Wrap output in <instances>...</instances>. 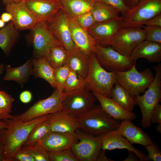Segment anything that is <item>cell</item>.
<instances>
[{
    "label": "cell",
    "instance_id": "obj_1",
    "mask_svg": "<svg viewBox=\"0 0 161 161\" xmlns=\"http://www.w3.org/2000/svg\"><path fill=\"white\" fill-rule=\"evenodd\" d=\"M51 114L25 122L16 121L13 119L4 120L8 127L0 129V139L4 146L3 161H13L15 154L26 141L33 128L47 120Z\"/></svg>",
    "mask_w": 161,
    "mask_h": 161
},
{
    "label": "cell",
    "instance_id": "obj_2",
    "mask_svg": "<svg viewBox=\"0 0 161 161\" xmlns=\"http://www.w3.org/2000/svg\"><path fill=\"white\" fill-rule=\"evenodd\" d=\"M80 129L89 134L101 136L109 131L116 130L120 123L108 114L100 105H96L89 112L77 117Z\"/></svg>",
    "mask_w": 161,
    "mask_h": 161
},
{
    "label": "cell",
    "instance_id": "obj_3",
    "mask_svg": "<svg viewBox=\"0 0 161 161\" xmlns=\"http://www.w3.org/2000/svg\"><path fill=\"white\" fill-rule=\"evenodd\" d=\"M85 89L111 97L112 90L117 81L115 71L108 72L99 64L94 52L90 55Z\"/></svg>",
    "mask_w": 161,
    "mask_h": 161
},
{
    "label": "cell",
    "instance_id": "obj_4",
    "mask_svg": "<svg viewBox=\"0 0 161 161\" xmlns=\"http://www.w3.org/2000/svg\"><path fill=\"white\" fill-rule=\"evenodd\" d=\"M154 68L155 76L151 84L143 95L134 97L142 113L141 125L145 129L151 127L152 112L161 99V64L159 63Z\"/></svg>",
    "mask_w": 161,
    "mask_h": 161
},
{
    "label": "cell",
    "instance_id": "obj_5",
    "mask_svg": "<svg viewBox=\"0 0 161 161\" xmlns=\"http://www.w3.org/2000/svg\"><path fill=\"white\" fill-rule=\"evenodd\" d=\"M136 63L128 70L115 71L118 83L133 97L144 92L154 78V74L149 68L139 72L136 68Z\"/></svg>",
    "mask_w": 161,
    "mask_h": 161
},
{
    "label": "cell",
    "instance_id": "obj_6",
    "mask_svg": "<svg viewBox=\"0 0 161 161\" xmlns=\"http://www.w3.org/2000/svg\"><path fill=\"white\" fill-rule=\"evenodd\" d=\"M70 92H63L56 89L50 96L39 100L25 112L20 115L15 116L13 119L17 122H27L61 111L63 100Z\"/></svg>",
    "mask_w": 161,
    "mask_h": 161
},
{
    "label": "cell",
    "instance_id": "obj_7",
    "mask_svg": "<svg viewBox=\"0 0 161 161\" xmlns=\"http://www.w3.org/2000/svg\"><path fill=\"white\" fill-rule=\"evenodd\" d=\"M161 13V0H139L122 15L121 27H142L150 19Z\"/></svg>",
    "mask_w": 161,
    "mask_h": 161
},
{
    "label": "cell",
    "instance_id": "obj_8",
    "mask_svg": "<svg viewBox=\"0 0 161 161\" xmlns=\"http://www.w3.org/2000/svg\"><path fill=\"white\" fill-rule=\"evenodd\" d=\"M75 133L70 148L78 161H96L101 149V136L89 134L80 129Z\"/></svg>",
    "mask_w": 161,
    "mask_h": 161
},
{
    "label": "cell",
    "instance_id": "obj_9",
    "mask_svg": "<svg viewBox=\"0 0 161 161\" xmlns=\"http://www.w3.org/2000/svg\"><path fill=\"white\" fill-rule=\"evenodd\" d=\"M145 37V32L141 27H121L113 36L109 46L120 54L130 56Z\"/></svg>",
    "mask_w": 161,
    "mask_h": 161
},
{
    "label": "cell",
    "instance_id": "obj_10",
    "mask_svg": "<svg viewBox=\"0 0 161 161\" xmlns=\"http://www.w3.org/2000/svg\"><path fill=\"white\" fill-rule=\"evenodd\" d=\"M95 53L100 65L109 72L126 71L136 63L130 56L120 54L110 46L105 47L97 44Z\"/></svg>",
    "mask_w": 161,
    "mask_h": 161
},
{
    "label": "cell",
    "instance_id": "obj_11",
    "mask_svg": "<svg viewBox=\"0 0 161 161\" xmlns=\"http://www.w3.org/2000/svg\"><path fill=\"white\" fill-rule=\"evenodd\" d=\"M30 31L28 40L33 47L32 58L44 56L51 48L63 46L53 35L46 22L38 21Z\"/></svg>",
    "mask_w": 161,
    "mask_h": 161
},
{
    "label": "cell",
    "instance_id": "obj_12",
    "mask_svg": "<svg viewBox=\"0 0 161 161\" xmlns=\"http://www.w3.org/2000/svg\"><path fill=\"white\" fill-rule=\"evenodd\" d=\"M97 100L93 93L86 89L72 92L63 100L61 111L77 118L93 109Z\"/></svg>",
    "mask_w": 161,
    "mask_h": 161
},
{
    "label": "cell",
    "instance_id": "obj_13",
    "mask_svg": "<svg viewBox=\"0 0 161 161\" xmlns=\"http://www.w3.org/2000/svg\"><path fill=\"white\" fill-rule=\"evenodd\" d=\"M47 23L53 35L61 43L68 54L75 49L76 46L72 37L68 16L62 9Z\"/></svg>",
    "mask_w": 161,
    "mask_h": 161
},
{
    "label": "cell",
    "instance_id": "obj_14",
    "mask_svg": "<svg viewBox=\"0 0 161 161\" xmlns=\"http://www.w3.org/2000/svg\"><path fill=\"white\" fill-rule=\"evenodd\" d=\"M5 6V10L12 16L11 21L19 31L30 30L39 21L23 1Z\"/></svg>",
    "mask_w": 161,
    "mask_h": 161
},
{
    "label": "cell",
    "instance_id": "obj_15",
    "mask_svg": "<svg viewBox=\"0 0 161 161\" xmlns=\"http://www.w3.org/2000/svg\"><path fill=\"white\" fill-rule=\"evenodd\" d=\"M122 16L107 21L96 23L87 29L97 44L109 45L113 36L122 24Z\"/></svg>",
    "mask_w": 161,
    "mask_h": 161
},
{
    "label": "cell",
    "instance_id": "obj_16",
    "mask_svg": "<svg viewBox=\"0 0 161 161\" xmlns=\"http://www.w3.org/2000/svg\"><path fill=\"white\" fill-rule=\"evenodd\" d=\"M39 21L47 23L62 9L59 0H23Z\"/></svg>",
    "mask_w": 161,
    "mask_h": 161
},
{
    "label": "cell",
    "instance_id": "obj_17",
    "mask_svg": "<svg viewBox=\"0 0 161 161\" xmlns=\"http://www.w3.org/2000/svg\"><path fill=\"white\" fill-rule=\"evenodd\" d=\"M101 138V149L111 150L116 149H126L133 152L140 161H147V155L134 147L124 137L116 130L107 132L100 136Z\"/></svg>",
    "mask_w": 161,
    "mask_h": 161
},
{
    "label": "cell",
    "instance_id": "obj_18",
    "mask_svg": "<svg viewBox=\"0 0 161 161\" xmlns=\"http://www.w3.org/2000/svg\"><path fill=\"white\" fill-rule=\"evenodd\" d=\"M68 19L72 37L76 47L89 55L95 53L97 44L87 30L79 26L74 19L68 16Z\"/></svg>",
    "mask_w": 161,
    "mask_h": 161
},
{
    "label": "cell",
    "instance_id": "obj_19",
    "mask_svg": "<svg viewBox=\"0 0 161 161\" xmlns=\"http://www.w3.org/2000/svg\"><path fill=\"white\" fill-rule=\"evenodd\" d=\"M75 132L64 133L51 131L38 143L48 152L70 148L75 137Z\"/></svg>",
    "mask_w": 161,
    "mask_h": 161
},
{
    "label": "cell",
    "instance_id": "obj_20",
    "mask_svg": "<svg viewBox=\"0 0 161 161\" xmlns=\"http://www.w3.org/2000/svg\"><path fill=\"white\" fill-rule=\"evenodd\" d=\"M116 130L131 144H137L144 146L153 142L151 137L145 132L129 120L122 121Z\"/></svg>",
    "mask_w": 161,
    "mask_h": 161
},
{
    "label": "cell",
    "instance_id": "obj_21",
    "mask_svg": "<svg viewBox=\"0 0 161 161\" xmlns=\"http://www.w3.org/2000/svg\"><path fill=\"white\" fill-rule=\"evenodd\" d=\"M48 120L52 131L73 133L80 129V124L77 118L61 110L51 114Z\"/></svg>",
    "mask_w": 161,
    "mask_h": 161
},
{
    "label": "cell",
    "instance_id": "obj_22",
    "mask_svg": "<svg viewBox=\"0 0 161 161\" xmlns=\"http://www.w3.org/2000/svg\"><path fill=\"white\" fill-rule=\"evenodd\" d=\"M92 93L99 102L103 109L113 118L120 120H133L137 117L136 114L123 108L111 97H105L96 92Z\"/></svg>",
    "mask_w": 161,
    "mask_h": 161
},
{
    "label": "cell",
    "instance_id": "obj_23",
    "mask_svg": "<svg viewBox=\"0 0 161 161\" xmlns=\"http://www.w3.org/2000/svg\"><path fill=\"white\" fill-rule=\"evenodd\" d=\"M130 56L134 61L144 58L150 62L160 63L161 43L145 40L135 48Z\"/></svg>",
    "mask_w": 161,
    "mask_h": 161
},
{
    "label": "cell",
    "instance_id": "obj_24",
    "mask_svg": "<svg viewBox=\"0 0 161 161\" xmlns=\"http://www.w3.org/2000/svg\"><path fill=\"white\" fill-rule=\"evenodd\" d=\"M90 55H89L76 47L75 49L68 54L66 64L71 70L76 72L82 78L86 79L89 69Z\"/></svg>",
    "mask_w": 161,
    "mask_h": 161
},
{
    "label": "cell",
    "instance_id": "obj_25",
    "mask_svg": "<svg viewBox=\"0 0 161 161\" xmlns=\"http://www.w3.org/2000/svg\"><path fill=\"white\" fill-rule=\"evenodd\" d=\"M6 74L3 79L5 81H14L21 87L27 82L32 75V58L28 60L22 65L17 67H12L10 65L5 66Z\"/></svg>",
    "mask_w": 161,
    "mask_h": 161
},
{
    "label": "cell",
    "instance_id": "obj_26",
    "mask_svg": "<svg viewBox=\"0 0 161 161\" xmlns=\"http://www.w3.org/2000/svg\"><path fill=\"white\" fill-rule=\"evenodd\" d=\"M67 16L75 18L90 11L95 0H59Z\"/></svg>",
    "mask_w": 161,
    "mask_h": 161
},
{
    "label": "cell",
    "instance_id": "obj_27",
    "mask_svg": "<svg viewBox=\"0 0 161 161\" xmlns=\"http://www.w3.org/2000/svg\"><path fill=\"white\" fill-rule=\"evenodd\" d=\"M32 75L35 78H40L47 81L53 88L56 89L54 78V69L44 56L32 58Z\"/></svg>",
    "mask_w": 161,
    "mask_h": 161
},
{
    "label": "cell",
    "instance_id": "obj_28",
    "mask_svg": "<svg viewBox=\"0 0 161 161\" xmlns=\"http://www.w3.org/2000/svg\"><path fill=\"white\" fill-rule=\"evenodd\" d=\"M19 36V30L12 21L0 30V48L6 57L9 56Z\"/></svg>",
    "mask_w": 161,
    "mask_h": 161
},
{
    "label": "cell",
    "instance_id": "obj_29",
    "mask_svg": "<svg viewBox=\"0 0 161 161\" xmlns=\"http://www.w3.org/2000/svg\"><path fill=\"white\" fill-rule=\"evenodd\" d=\"M111 97L124 109L130 112H132L135 106L137 105L134 97L117 81L112 90Z\"/></svg>",
    "mask_w": 161,
    "mask_h": 161
},
{
    "label": "cell",
    "instance_id": "obj_30",
    "mask_svg": "<svg viewBox=\"0 0 161 161\" xmlns=\"http://www.w3.org/2000/svg\"><path fill=\"white\" fill-rule=\"evenodd\" d=\"M90 12L96 23L107 21L118 17L120 13L113 6L99 1L95 2Z\"/></svg>",
    "mask_w": 161,
    "mask_h": 161
},
{
    "label": "cell",
    "instance_id": "obj_31",
    "mask_svg": "<svg viewBox=\"0 0 161 161\" xmlns=\"http://www.w3.org/2000/svg\"><path fill=\"white\" fill-rule=\"evenodd\" d=\"M44 56L55 69L66 64L68 53L63 46H59L51 48Z\"/></svg>",
    "mask_w": 161,
    "mask_h": 161
},
{
    "label": "cell",
    "instance_id": "obj_32",
    "mask_svg": "<svg viewBox=\"0 0 161 161\" xmlns=\"http://www.w3.org/2000/svg\"><path fill=\"white\" fill-rule=\"evenodd\" d=\"M48 120L40 123L33 128L23 145H31L37 143L52 131Z\"/></svg>",
    "mask_w": 161,
    "mask_h": 161
},
{
    "label": "cell",
    "instance_id": "obj_33",
    "mask_svg": "<svg viewBox=\"0 0 161 161\" xmlns=\"http://www.w3.org/2000/svg\"><path fill=\"white\" fill-rule=\"evenodd\" d=\"M86 87V79L70 69L63 92H72L85 89Z\"/></svg>",
    "mask_w": 161,
    "mask_h": 161
},
{
    "label": "cell",
    "instance_id": "obj_34",
    "mask_svg": "<svg viewBox=\"0 0 161 161\" xmlns=\"http://www.w3.org/2000/svg\"><path fill=\"white\" fill-rule=\"evenodd\" d=\"M21 148L29 154L35 161H49L48 152L37 143L31 145H23Z\"/></svg>",
    "mask_w": 161,
    "mask_h": 161
},
{
    "label": "cell",
    "instance_id": "obj_35",
    "mask_svg": "<svg viewBox=\"0 0 161 161\" xmlns=\"http://www.w3.org/2000/svg\"><path fill=\"white\" fill-rule=\"evenodd\" d=\"M70 70L67 64L54 69V78L56 89L63 92Z\"/></svg>",
    "mask_w": 161,
    "mask_h": 161
},
{
    "label": "cell",
    "instance_id": "obj_36",
    "mask_svg": "<svg viewBox=\"0 0 161 161\" xmlns=\"http://www.w3.org/2000/svg\"><path fill=\"white\" fill-rule=\"evenodd\" d=\"M48 152L49 161H78L70 148Z\"/></svg>",
    "mask_w": 161,
    "mask_h": 161
},
{
    "label": "cell",
    "instance_id": "obj_37",
    "mask_svg": "<svg viewBox=\"0 0 161 161\" xmlns=\"http://www.w3.org/2000/svg\"><path fill=\"white\" fill-rule=\"evenodd\" d=\"M145 40L161 43V27L143 25Z\"/></svg>",
    "mask_w": 161,
    "mask_h": 161
},
{
    "label": "cell",
    "instance_id": "obj_38",
    "mask_svg": "<svg viewBox=\"0 0 161 161\" xmlns=\"http://www.w3.org/2000/svg\"><path fill=\"white\" fill-rule=\"evenodd\" d=\"M14 99L4 91L0 90V112L10 114Z\"/></svg>",
    "mask_w": 161,
    "mask_h": 161
},
{
    "label": "cell",
    "instance_id": "obj_39",
    "mask_svg": "<svg viewBox=\"0 0 161 161\" xmlns=\"http://www.w3.org/2000/svg\"><path fill=\"white\" fill-rule=\"evenodd\" d=\"M73 19L79 26L87 30L96 23L90 11Z\"/></svg>",
    "mask_w": 161,
    "mask_h": 161
},
{
    "label": "cell",
    "instance_id": "obj_40",
    "mask_svg": "<svg viewBox=\"0 0 161 161\" xmlns=\"http://www.w3.org/2000/svg\"><path fill=\"white\" fill-rule=\"evenodd\" d=\"M144 146L148 152L147 155L148 161H161V152L156 143L153 142Z\"/></svg>",
    "mask_w": 161,
    "mask_h": 161
},
{
    "label": "cell",
    "instance_id": "obj_41",
    "mask_svg": "<svg viewBox=\"0 0 161 161\" xmlns=\"http://www.w3.org/2000/svg\"><path fill=\"white\" fill-rule=\"evenodd\" d=\"M110 5L117 9L122 15L125 14L130 9L125 4L122 0H95Z\"/></svg>",
    "mask_w": 161,
    "mask_h": 161
},
{
    "label": "cell",
    "instance_id": "obj_42",
    "mask_svg": "<svg viewBox=\"0 0 161 161\" xmlns=\"http://www.w3.org/2000/svg\"><path fill=\"white\" fill-rule=\"evenodd\" d=\"M13 161H35V160L29 154L20 148L15 154Z\"/></svg>",
    "mask_w": 161,
    "mask_h": 161
},
{
    "label": "cell",
    "instance_id": "obj_43",
    "mask_svg": "<svg viewBox=\"0 0 161 161\" xmlns=\"http://www.w3.org/2000/svg\"><path fill=\"white\" fill-rule=\"evenodd\" d=\"M151 122L161 124V105L159 103L153 111L151 117Z\"/></svg>",
    "mask_w": 161,
    "mask_h": 161
},
{
    "label": "cell",
    "instance_id": "obj_44",
    "mask_svg": "<svg viewBox=\"0 0 161 161\" xmlns=\"http://www.w3.org/2000/svg\"><path fill=\"white\" fill-rule=\"evenodd\" d=\"M144 25L161 27V13L150 19L146 22Z\"/></svg>",
    "mask_w": 161,
    "mask_h": 161
},
{
    "label": "cell",
    "instance_id": "obj_45",
    "mask_svg": "<svg viewBox=\"0 0 161 161\" xmlns=\"http://www.w3.org/2000/svg\"><path fill=\"white\" fill-rule=\"evenodd\" d=\"M19 99L23 103H27L30 102L32 98L31 92L28 90L22 92L20 95Z\"/></svg>",
    "mask_w": 161,
    "mask_h": 161
},
{
    "label": "cell",
    "instance_id": "obj_46",
    "mask_svg": "<svg viewBox=\"0 0 161 161\" xmlns=\"http://www.w3.org/2000/svg\"><path fill=\"white\" fill-rule=\"evenodd\" d=\"M105 151L102 149L98 153L96 161H113L114 160L107 157L105 154Z\"/></svg>",
    "mask_w": 161,
    "mask_h": 161
},
{
    "label": "cell",
    "instance_id": "obj_47",
    "mask_svg": "<svg viewBox=\"0 0 161 161\" xmlns=\"http://www.w3.org/2000/svg\"><path fill=\"white\" fill-rule=\"evenodd\" d=\"M129 154L127 157L123 161H139V157L133 151H128Z\"/></svg>",
    "mask_w": 161,
    "mask_h": 161
},
{
    "label": "cell",
    "instance_id": "obj_48",
    "mask_svg": "<svg viewBox=\"0 0 161 161\" xmlns=\"http://www.w3.org/2000/svg\"><path fill=\"white\" fill-rule=\"evenodd\" d=\"M0 18L4 23H6L11 21L12 16L10 13L7 12L2 13L0 16Z\"/></svg>",
    "mask_w": 161,
    "mask_h": 161
},
{
    "label": "cell",
    "instance_id": "obj_49",
    "mask_svg": "<svg viewBox=\"0 0 161 161\" xmlns=\"http://www.w3.org/2000/svg\"><path fill=\"white\" fill-rule=\"evenodd\" d=\"M125 5L130 9L134 7L137 3L139 0H122Z\"/></svg>",
    "mask_w": 161,
    "mask_h": 161
},
{
    "label": "cell",
    "instance_id": "obj_50",
    "mask_svg": "<svg viewBox=\"0 0 161 161\" xmlns=\"http://www.w3.org/2000/svg\"><path fill=\"white\" fill-rule=\"evenodd\" d=\"M15 115L11 114H7L0 112V120H5L8 119H13Z\"/></svg>",
    "mask_w": 161,
    "mask_h": 161
},
{
    "label": "cell",
    "instance_id": "obj_51",
    "mask_svg": "<svg viewBox=\"0 0 161 161\" xmlns=\"http://www.w3.org/2000/svg\"><path fill=\"white\" fill-rule=\"evenodd\" d=\"M23 0H2V1L4 5H6L7 4L13 3L21 1Z\"/></svg>",
    "mask_w": 161,
    "mask_h": 161
},
{
    "label": "cell",
    "instance_id": "obj_52",
    "mask_svg": "<svg viewBox=\"0 0 161 161\" xmlns=\"http://www.w3.org/2000/svg\"><path fill=\"white\" fill-rule=\"evenodd\" d=\"M4 146L1 140L0 139V161H3Z\"/></svg>",
    "mask_w": 161,
    "mask_h": 161
},
{
    "label": "cell",
    "instance_id": "obj_53",
    "mask_svg": "<svg viewBox=\"0 0 161 161\" xmlns=\"http://www.w3.org/2000/svg\"><path fill=\"white\" fill-rule=\"evenodd\" d=\"M7 125L3 120H0V129L7 128Z\"/></svg>",
    "mask_w": 161,
    "mask_h": 161
},
{
    "label": "cell",
    "instance_id": "obj_54",
    "mask_svg": "<svg viewBox=\"0 0 161 161\" xmlns=\"http://www.w3.org/2000/svg\"><path fill=\"white\" fill-rule=\"evenodd\" d=\"M4 68L5 66L4 64L0 63V76L2 73Z\"/></svg>",
    "mask_w": 161,
    "mask_h": 161
},
{
    "label": "cell",
    "instance_id": "obj_55",
    "mask_svg": "<svg viewBox=\"0 0 161 161\" xmlns=\"http://www.w3.org/2000/svg\"><path fill=\"white\" fill-rule=\"evenodd\" d=\"M156 130L159 133H161V124L158 125L157 127Z\"/></svg>",
    "mask_w": 161,
    "mask_h": 161
},
{
    "label": "cell",
    "instance_id": "obj_56",
    "mask_svg": "<svg viewBox=\"0 0 161 161\" xmlns=\"http://www.w3.org/2000/svg\"><path fill=\"white\" fill-rule=\"evenodd\" d=\"M4 25L5 23L1 19H0V28L4 27Z\"/></svg>",
    "mask_w": 161,
    "mask_h": 161
}]
</instances>
